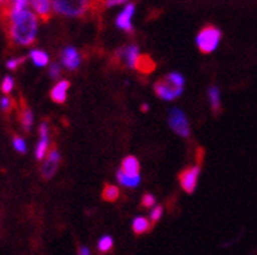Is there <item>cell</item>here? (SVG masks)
I'll list each match as a JSON object with an SVG mask.
<instances>
[{
    "label": "cell",
    "mask_w": 257,
    "mask_h": 255,
    "mask_svg": "<svg viewBox=\"0 0 257 255\" xmlns=\"http://www.w3.org/2000/svg\"><path fill=\"white\" fill-rule=\"evenodd\" d=\"M8 34L13 43L20 46H30L36 42L38 30V17L32 11L26 10L19 15L7 16Z\"/></svg>",
    "instance_id": "cell-1"
},
{
    "label": "cell",
    "mask_w": 257,
    "mask_h": 255,
    "mask_svg": "<svg viewBox=\"0 0 257 255\" xmlns=\"http://www.w3.org/2000/svg\"><path fill=\"white\" fill-rule=\"evenodd\" d=\"M221 37L222 33L218 28L205 26L199 33V36L196 37V43L199 46L200 51L204 52V54H210L218 47L219 42H221Z\"/></svg>",
    "instance_id": "cell-2"
},
{
    "label": "cell",
    "mask_w": 257,
    "mask_h": 255,
    "mask_svg": "<svg viewBox=\"0 0 257 255\" xmlns=\"http://www.w3.org/2000/svg\"><path fill=\"white\" fill-rule=\"evenodd\" d=\"M89 8L88 2H54L52 3V10L55 11L56 13L60 15H65V16H81L84 15Z\"/></svg>",
    "instance_id": "cell-3"
},
{
    "label": "cell",
    "mask_w": 257,
    "mask_h": 255,
    "mask_svg": "<svg viewBox=\"0 0 257 255\" xmlns=\"http://www.w3.org/2000/svg\"><path fill=\"white\" fill-rule=\"evenodd\" d=\"M169 124L171 126V129L179 134L180 137H187L189 136V124L188 120H187L186 115L183 111H180L179 108H173L170 111V116H169Z\"/></svg>",
    "instance_id": "cell-4"
},
{
    "label": "cell",
    "mask_w": 257,
    "mask_h": 255,
    "mask_svg": "<svg viewBox=\"0 0 257 255\" xmlns=\"http://www.w3.org/2000/svg\"><path fill=\"white\" fill-rule=\"evenodd\" d=\"M154 91H156V94L161 99L173 100L179 97V95H182L183 89L174 86L171 82H169L165 78V80H161V81L156 82V85H154Z\"/></svg>",
    "instance_id": "cell-5"
},
{
    "label": "cell",
    "mask_w": 257,
    "mask_h": 255,
    "mask_svg": "<svg viewBox=\"0 0 257 255\" xmlns=\"http://www.w3.org/2000/svg\"><path fill=\"white\" fill-rule=\"evenodd\" d=\"M200 174V167H191L187 168L186 171H183L179 174L180 185L187 193H193L197 185V180H199Z\"/></svg>",
    "instance_id": "cell-6"
},
{
    "label": "cell",
    "mask_w": 257,
    "mask_h": 255,
    "mask_svg": "<svg viewBox=\"0 0 257 255\" xmlns=\"http://www.w3.org/2000/svg\"><path fill=\"white\" fill-rule=\"evenodd\" d=\"M134 13H135L134 4L132 3L127 4V6H125V8H124V10L120 12V15L117 16V19H116L117 28H120V29L124 30V32H127V33H130V34H132V33L135 32L134 25H132V17H134Z\"/></svg>",
    "instance_id": "cell-7"
},
{
    "label": "cell",
    "mask_w": 257,
    "mask_h": 255,
    "mask_svg": "<svg viewBox=\"0 0 257 255\" xmlns=\"http://www.w3.org/2000/svg\"><path fill=\"white\" fill-rule=\"evenodd\" d=\"M59 160H60V155H59L58 150L52 149L51 151H49V154H47V159H46V162L43 163L42 165L43 178L49 180V178H51L52 176L55 174L56 169H58Z\"/></svg>",
    "instance_id": "cell-8"
},
{
    "label": "cell",
    "mask_w": 257,
    "mask_h": 255,
    "mask_svg": "<svg viewBox=\"0 0 257 255\" xmlns=\"http://www.w3.org/2000/svg\"><path fill=\"white\" fill-rule=\"evenodd\" d=\"M62 63L65 68L69 71H75L78 68V65L81 63V58L78 55L77 50L73 47H67L62 52Z\"/></svg>",
    "instance_id": "cell-9"
},
{
    "label": "cell",
    "mask_w": 257,
    "mask_h": 255,
    "mask_svg": "<svg viewBox=\"0 0 257 255\" xmlns=\"http://www.w3.org/2000/svg\"><path fill=\"white\" fill-rule=\"evenodd\" d=\"M69 82L65 81V80H62L59 81L55 86L52 87L51 90V99L55 102V103L62 104L64 103L65 99H67V91H68Z\"/></svg>",
    "instance_id": "cell-10"
},
{
    "label": "cell",
    "mask_w": 257,
    "mask_h": 255,
    "mask_svg": "<svg viewBox=\"0 0 257 255\" xmlns=\"http://www.w3.org/2000/svg\"><path fill=\"white\" fill-rule=\"evenodd\" d=\"M32 7L34 12L37 13V17H41L43 21H47L50 19L52 10V6L50 2H47V0H36V2H32Z\"/></svg>",
    "instance_id": "cell-11"
},
{
    "label": "cell",
    "mask_w": 257,
    "mask_h": 255,
    "mask_svg": "<svg viewBox=\"0 0 257 255\" xmlns=\"http://www.w3.org/2000/svg\"><path fill=\"white\" fill-rule=\"evenodd\" d=\"M120 171L128 176H139L140 174L139 173L140 172V163L135 156H127L121 162Z\"/></svg>",
    "instance_id": "cell-12"
},
{
    "label": "cell",
    "mask_w": 257,
    "mask_h": 255,
    "mask_svg": "<svg viewBox=\"0 0 257 255\" xmlns=\"http://www.w3.org/2000/svg\"><path fill=\"white\" fill-rule=\"evenodd\" d=\"M135 68L140 73H143V75H149V73H152L156 69V63H154V60L150 56L140 55L139 59H137Z\"/></svg>",
    "instance_id": "cell-13"
},
{
    "label": "cell",
    "mask_w": 257,
    "mask_h": 255,
    "mask_svg": "<svg viewBox=\"0 0 257 255\" xmlns=\"http://www.w3.org/2000/svg\"><path fill=\"white\" fill-rule=\"evenodd\" d=\"M121 54H123V58L124 60H125L127 67H130V68H135V67H136L137 59H139V56H140L139 55V49H137L136 46H130V47H127L125 50H123Z\"/></svg>",
    "instance_id": "cell-14"
},
{
    "label": "cell",
    "mask_w": 257,
    "mask_h": 255,
    "mask_svg": "<svg viewBox=\"0 0 257 255\" xmlns=\"http://www.w3.org/2000/svg\"><path fill=\"white\" fill-rule=\"evenodd\" d=\"M29 56L37 67H46L49 64V55L42 50H32Z\"/></svg>",
    "instance_id": "cell-15"
},
{
    "label": "cell",
    "mask_w": 257,
    "mask_h": 255,
    "mask_svg": "<svg viewBox=\"0 0 257 255\" xmlns=\"http://www.w3.org/2000/svg\"><path fill=\"white\" fill-rule=\"evenodd\" d=\"M117 180L120 182L123 186H127V187H136L137 185L140 184V174L139 176H128V174L123 173L121 171L117 172Z\"/></svg>",
    "instance_id": "cell-16"
},
{
    "label": "cell",
    "mask_w": 257,
    "mask_h": 255,
    "mask_svg": "<svg viewBox=\"0 0 257 255\" xmlns=\"http://www.w3.org/2000/svg\"><path fill=\"white\" fill-rule=\"evenodd\" d=\"M132 229H134L135 233L137 234H141V233H145L148 230L152 229V225H150L149 220L145 219L143 216H139L134 220V223H132Z\"/></svg>",
    "instance_id": "cell-17"
},
{
    "label": "cell",
    "mask_w": 257,
    "mask_h": 255,
    "mask_svg": "<svg viewBox=\"0 0 257 255\" xmlns=\"http://www.w3.org/2000/svg\"><path fill=\"white\" fill-rule=\"evenodd\" d=\"M20 119H21V125H23L24 129L28 132L30 130L33 125V112L30 108L28 107H23V110H21V115H20Z\"/></svg>",
    "instance_id": "cell-18"
},
{
    "label": "cell",
    "mask_w": 257,
    "mask_h": 255,
    "mask_svg": "<svg viewBox=\"0 0 257 255\" xmlns=\"http://www.w3.org/2000/svg\"><path fill=\"white\" fill-rule=\"evenodd\" d=\"M209 100H210V106L214 112H218L221 108V100H219V90L215 86H212L209 89Z\"/></svg>",
    "instance_id": "cell-19"
},
{
    "label": "cell",
    "mask_w": 257,
    "mask_h": 255,
    "mask_svg": "<svg viewBox=\"0 0 257 255\" xmlns=\"http://www.w3.org/2000/svg\"><path fill=\"white\" fill-rule=\"evenodd\" d=\"M102 197L108 200V202H114L119 198V189L114 185H106L103 189V193H102Z\"/></svg>",
    "instance_id": "cell-20"
},
{
    "label": "cell",
    "mask_w": 257,
    "mask_h": 255,
    "mask_svg": "<svg viewBox=\"0 0 257 255\" xmlns=\"http://www.w3.org/2000/svg\"><path fill=\"white\" fill-rule=\"evenodd\" d=\"M49 138H41L39 143L37 145L36 149V158L38 160H42L46 156V154H49Z\"/></svg>",
    "instance_id": "cell-21"
},
{
    "label": "cell",
    "mask_w": 257,
    "mask_h": 255,
    "mask_svg": "<svg viewBox=\"0 0 257 255\" xmlns=\"http://www.w3.org/2000/svg\"><path fill=\"white\" fill-rule=\"evenodd\" d=\"M166 80L169 82H171L174 86L180 87V89H183V87H184V77H183L180 73H178V72H173V73H170L169 76H166Z\"/></svg>",
    "instance_id": "cell-22"
},
{
    "label": "cell",
    "mask_w": 257,
    "mask_h": 255,
    "mask_svg": "<svg viewBox=\"0 0 257 255\" xmlns=\"http://www.w3.org/2000/svg\"><path fill=\"white\" fill-rule=\"evenodd\" d=\"M112 243H114V241H112V238H111L110 236H103L101 237L99 241H98V249H99V251L106 252L108 251V250H111Z\"/></svg>",
    "instance_id": "cell-23"
},
{
    "label": "cell",
    "mask_w": 257,
    "mask_h": 255,
    "mask_svg": "<svg viewBox=\"0 0 257 255\" xmlns=\"http://www.w3.org/2000/svg\"><path fill=\"white\" fill-rule=\"evenodd\" d=\"M13 147H15V150H16V151L21 152V154H25L26 152L25 139H23L21 137H19V136L13 137Z\"/></svg>",
    "instance_id": "cell-24"
},
{
    "label": "cell",
    "mask_w": 257,
    "mask_h": 255,
    "mask_svg": "<svg viewBox=\"0 0 257 255\" xmlns=\"http://www.w3.org/2000/svg\"><path fill=\"white\" fill-rule=\"evenodd\" d=\"M13 86H15L13 78L10 77V76L4 77L3 82H2V91H3L4 94H10L11 91L13 90Z\"/></svg>",
    "instance_id": "cell-25"
},
{
    "label": "cell",
    "mask_w": 257,
    "mask_h": 255,
    "mask_svg": "<svg viewBox=\"0 0 257 255\" xmlns=\"http://www.w3.org/2000/svg\"><path fill=\"white\" fill-rule=\"evenodd\" d=\"M25 62V58H17V59H11L7 62V68L11 69V71H15Z\"/></svg>",
    "instance_id": "cell-26"
},
{
    "label": "cell",
    "mask_w": 257,
    "mask_h": 255,
    "mask_svg": "<svg viewBox=\"0 0 257 255\" xmlns=\"http://www.w3.org/2000/svg\"><path fill=\"white\" fill-rule=\"evenodd\" d=\"M156 204V198L152 194H145L143 197V206L147 207V208H150Z\"/></svg>",
    "instance_id": "cell-27"
},
{
    "label": "cell",
    "mask_w": 257,
    "mask_h": 255,
    "mask_svg": "<svg viewBox=\"0 0 257 255\" xmlns=\"http://www.w3.org/2000/svg\"><path fill=\"white\" fill-rule=\"evenodd\" d=\"M162 207L161 206H157L154 207L153 211H152V213H150V217H152V221H158V220L161 219V216H162Z\"/></svg>",
    "instance_id": "cell-28"
},
{
    "label": "cell",
    "mask_w": 257,
    "mask_h": 255,
    "mask_svg": "<svg viewBox=\"0 0 257 255\" xmlns=\"http://www.w3.org/2000/svg\"><path fill=\"white\" fill-rule=\"evenodd\" d=\"M11 107H12V100L10 99L8 97H3L0 99V108L3 111H8L11 110Z\"/></svg>",
    "instance_id": "cell-29"
},
{
    "label": "cell",
    "mask_w": 257,
    "mask_h": 255,
    "mask_svg": "<svg viewBox=\"0 0 257 255\" xmlns=\"http://www.w3.org/2000/svg\"><path fill=\"white\" fill-rule=\"evenodd\" d=\"M49 73L52 78H56L60 76V67L58 64H52L49 69Z\"/></svg>",
    "instance_id": "cell-30"
},
{
    "label": "cell",
    "mask_w": 257,
    "mask_h": 255,
    "mask_svg": "<svg viewBox=\"0 0 257 255\" xmlns=\"http://www.w3.org/2000/svg\"><path fill=\"white\" fill-rule=\"evenodd\" d=\"M78 255H90V251H89V249H86V247H81Z\"/></svg>",
    "instance_id": "cell-31"
},
{
    "label": "cell",
    "mask_w": 257,
    "mask_h": 255,
    "mask_svg": "<svg viewBox=\"0 0 257 255\" xmlns=\"http://www.w3.org/2000/svg\"><path fill=\"white\" fill-rule=\"evenodd\" d=\"M141 110H143V111H144V112H147V111H148V110H149V106H148V104H147V103H144V104H143V106H141Z\"/></svg>",
    "instance_id": "cell-32"
},
{
    "label": "cell",
    "mask_w": 257,
    "mask_h": 255,
    "mask_svg": "<svg viewBox=\"0 0 257 255\" xmlns=\"http://www.w3.org/2000/svg\"><path fill=\"white\" fill-rule=\"evenodd\" d=\"M121 2H107V6H115V4H120Z\"/></svg>",
    "instance_id": "cell-33"
},
{
    "label": "cell",
    "mask_w": 257,
    "mask_h": 255,
    "mask_svg": "<svg viewBox=\"0 0 257 255\" xmlns=\"http://www.w3.org/2000/svg\"><path fill=\"white\" fill-rule=\"evenodd\" d=\"M199 151H200V154H201V151H202V149H199ZM199 162H201V155H199Z\"/></svg>",
    "instance_id": "cell-34"
},
{
    "label": "cell",
    "mask_w": 257,
    "mask_h": 255,
    "mask_svg": "<svg viewBox=\"0 0 257 255\" xmlns=\"http://www.w3.org/2000/svg\"><path fill=\"white\" fill-rule=\"evenodd\" d=\"M2 7H3V3H0V8H2Z\"/></svg>",
    "instance_id": "cell-35"
}]
</instances>
